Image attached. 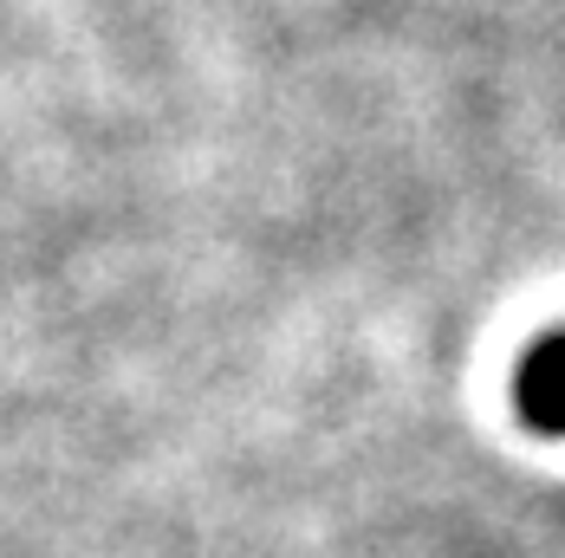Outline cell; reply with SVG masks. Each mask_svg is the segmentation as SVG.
<instances>
[{
	"label": "cell",
	"instance_id": "cell-1",
	"mask_svg": "<svg viewBox=\"0 0 565 558\" xmlns=\"http://www.w3.org/2000/svg\"><path fill=\"white\" fill-rule=\"evenodd\" d=\"M513 409H520L526 429H540V436H565V332L540 337V344L520 357Z\"/></svg>",
	"mask_w": 565,
	"mask_h": 558
}]
</instances>
